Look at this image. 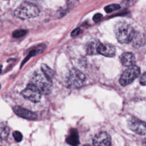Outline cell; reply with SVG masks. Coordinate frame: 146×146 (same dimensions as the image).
Masks as SVG:
<instances>
[{
	"label": "cell",
	"instance_id": "1",
	"mask_svg": "<svg viewBox=\"0 0 146 146\" xmlns=\"http://www.w3.org/2000/svg\"><path fill=\"white\" fill-rule=\"evenodd\" d=\"M114 31L117 40L121 43H128L131 42L135 34L133 27L124 22L117 23Z\"/></svg>",
	"mask_w": 146,
	"mask_h": 146
},
{
	"label": "cell",
	"instance_id": "2",
	"mask_svg": "<svg viewBox=\"0 0 146 146\" xmlns=\"http://www.w3.org/2000/svg\"><path fill=\"white\" fill-rule=\"evenodd\" d=\"M31 83L35 86L41 94H49L52 88L51 79L47 77L42 71H36L33 75Z\"/></svg>",
	"mask_w": 146,
	"mask_h": 146
},
{
	"label": "cell",
	"instance_id": "3",
	"mask_svg": "<svg viewBox=\"0 0 146 146\" xmlns=\"http://www.w3.org/2000/svg\"><path fill=\"white\" fill-rule=\"evenodd\" d=\"M40 11L34 3L25 2L21 3L14 11V15L21 19H27L37 17Z\"/></svg>",
	"mask_w": 146,
	"mask_h": 146
},
{
	"label": "cell",
	"instance_id": "4",
	"mask_svg": "<svg viewBox=\"0 0 146 146\" xmlns=\"http://www.w3.org/2000/svg\"><path fill=\"white\" fill-rule=\"evenodd\" d=\"M86 81V76L80 71L76 68L71 70L67 77V84L70 88L81 87Z\"/></svg>",
	"mask_w": 146,
	"mask_h": 146
},
{
	"label": "cell",
	"instance_id": "5",
	"mask_svg": "<svg viewBox=\"0 0 146 146\" xmlns=\"http://www.w3.org/2000/svg\"><path fill=\"white\" fill-rule=\"evenodd\" d=\"M140 74V70L138 66L133 65L128 67L121 74L119 82L123 86H125L131 83Z\"/></svg>",
	"mask_w": 146,
	"mask_h": 146
},
{
	"label": "cell",
	"instance_id": "6",
	"mask_svg": "<svg viewBox=\"0 0 146 146\" xmlns=\"http://www.w3.org/2000/svg\"><path fill=\"white\" fill-rule=\"evenodd\" d=\"M22 95L26 99L33 103L39 102L42 97V94L38 88L30 83L21 92Z\"/></svg>",
	"mask_w": 146,
	"mask_h": 146
},
{
	"label": "cell",
	"instance_id": "7",
	"mask_svg": "<svg viewBox=\"0 0 146 146\" xmlns=\"http://www.w3.org/2000/svg\"><path fill=\"white\" fill-rule=\"evenodd\" d=\"M128 125L133 132L140 135H145V123L138 118L135 117L129 118Z\"/></svg>",
	"mask_w": 146,
	"mask_h": 146
},
{
	"label": "cell",
	"instance_id": "8",
	"mask_svg": "<svg viewBox=\"0 0 146 146\" xmlns=\"http://www.w3.org/2000/svg\"><path fill=\"white\" fill-rule=\"evenodd\" d=\"M94 146H112L111 138L106 132H100L93 138Z\"/></svg>",
	"mask_w": 146,
	"mask_h": 146
},
{
	"label": "cell",
	"instance_id": "9",
	"mask_svg": "<svg viewBox=\"0 0 146 146\" xmlns=\"http://www.w3.org/2000/svg\"><path fill=\"white\" fill-rule=\"evenodd\" d=\"M115 48L108 43H99L97 47V53L107 57H112L115 55Z\"/></svg>",
	"mask_w": 146,
	"mask_h": 146
},
{
	"label": "cell",
	"instance_id": "10",
	"mask_svg": "<svg viewBox=\"0 0 146 146\" xmlns=\"http://www.w3.org/2000/svg\"><path fill=\"white\" fill-rule=\"evenodd\" d=\"M13 111L18 116L26 119L35 120L37 117V115L36 113L24 108L21 106H16L14 107Z\"/></svg>",
	"mask_w": 146,
	"mask_h": 146
},
{
	"label": "cell",
	"instance_id": "11",
	"mask_svg": "<svg viewBox=\"0 0 146 146\" xmlns=\"http://www.w3.org/2000/svg\"><path fill=\"white\" fill-rule=\"evenodd\" d=\"M66 141L67 144L71 146H78L79 144V137L78 131L75 128L70 129L66 137Z\"/></svg>",
	"mask_w": 146,
	"mask_h": 146
},
{
	"label": "cell",
	"instance_id": "12",
	"mask_svg": "<svg viewBox=\"0 0 146 146\" xmlns=\"http://www.w3.org/2000/svg\"><path fill=\"white\" fill-rule=\"evenodd\" d=\"M120 60L123 65L130 67L133 66L135 63V56L131 52H125L121 55Z\"/></svg>",
	"mask_w": 146,
	"mask_h": 146
},
{
	"label": "cell",
	"instance_id": "13",
	"mask_svg": "<svg viewBox=\"0 0 146 146\" xmlns=\"http://www.w3.org/2000/svg\"><path fill=\"white\" fill-rule=\"evenodd\" d=\"M9 134V127L6 123H0V138L6 139Z\"/></svg>",
	"mask_w": 146,
	"mask_h": 146
},
{
	"label": "cell",
	"instance_id": "14",
	"mask_svg": "<svg viewBox=\"0 0 146 146\" xmlns=\"http://www.w3.org/2000/svg\"><path fill=\"white\" fill-rule=\"evenodd\" d=\"M99 43V42L96 40L91 41L88 43L86 48L87 52L89 54H97V47Z\"/></svg>",
	"mask_w": 146,
	"mask_h": 146
},
{
	"label": "cell",
	"instance_id": "15",
	"mask_svg": "<svg viewBox=\"0 0 146 146\" xmlns=\"http://www.w3.org/2000/svg\"><path fill=\"white\" fill-rule=\"evenodd\" d=\"M42 72L48 78L51 79L54 76V71L50 68L47 65L45 64H42L40 67Z\"/></svg>",
	"mask_w": 146,
	"mask_h": 146
},
{
	"label": "cell",
	"instance_id": "16",
	"mask_svg": "<svg viewBox=\"0 0 146 146\" xmlns=\"http://www.w3.org/2000/svg\"><path fill=\"white\" fill-rule=\"evenodd\" d=\"M120 8V6L117 4H111V5H108L106 7H105L104 10L106 11V13H111L113 11L117 10L119 9Z\"/></svg>",
	"mask_w": 146,
	"mask_h": 146
},
{
	"label": "cell",
	"instance_id": "17",
	"mask_svg": "<svg viewBox=\"0 0 146 146\" xmlns=\"http://www.w3.org/2000/svg\"><path fill=\"white\" fill-rule=\"evenodd\" d=\"M27 33V31L25 30H17L13 32V36L15 38H19L25 36Z\"/></svg>",
	"mask_w": 146,
	"mask_h": 146
},
{
	"label": "cell",
	"instance_id": "18",
	"mask_svg": "<svg viewBox=\"0 0 146 146\" xmlns=\"http://www.w3.org/2000/svg\"><path fill=\"white\" fill-rule=\"evenodd\" d=\"M13 137L15 139V140L17 142H21L23 139V136L22 134L18 131H15L13 133Z\"/></svg>",
	"mask_w": 146,
	"mask_h": 146
},
{
	"label": "cell",
	"instance_id": "19",
	"mask_svg": "<svg viewBox=\"0 0 146 146\" xmlns=\"http://www.w3.org/2000/svg\"><path fill=\"white\" fill-rule=\"evenodd\" d=\"M102 18V14L100 13H97L94 15V16L93 17V20L94 21V22H97L99 21Z\"/></svg>",
	"mask_w": 146,
	"mask_h": 146
},
{
	"label": "cell",
	"instance_id": "20",
	"mask_svg": "<svg viewBox=\"0 0 146 146\" xmlns=\"http://www.w3.org/2000/svg\"><path fill=\"white\" fill-rule=\"evenodd\" d=\"M140 83L142 86L145 85V72H144L140 79Z\"/></svg>",
	"mask_w": 146,
	"mask_h": 146
},
{
	"label": "cell",
	"instance_id": "21",
	"mask_svg": "<svg viewBox=\"0 0 146 146\" xmlns=\"http://www.w3.org/2000/svg\"><path fill=\"white\" fill-rule=\"evenodd\" d=\"M82 33V30L80 29H75L74 30H73L72 32H71V35L72 36H75L76 35H79L80 33Z\"/></svg>",
	"mask_w": 146,
	"mask_h": 146
},
{
	"label": "cell",
	"instance_id": "22",
	"mask_svg": "<svg viewBox=\"0 0 146 146\" xmlns=\"http://www.w3.org/2000/svg\"><path fill=\"white\" fill-rule=\"evenodd\" d=\"M83 146H91V145H88V144H86V145H84Z\"/></svg>",
	"mask_w": 146,
	"mask_h": 146
},
{
	"label": "cell",
	"instance_id": "23",
	"mask_svg": "<svg viewBox=\"0 0 146 146\" xmlns=\"http://www.w3.org/2000/svg\"><path fill=\"white\" fill-rule=\"evenodd\" d=\"M1 71H2V70H1V68H0V73H1Z\"/></svg>",
	"mask_w": 146,
	"mask_h": 146
},
{
	"label": "cell",
	"instance_id": "24",
	"mask_svg": "<svg viewBox=\"0 0 146 146\" xmlns=\"http://www.w3.org/2000/svg\"><path fill=\"white\" fill-rule=\"evenodd\" d=\"M1 84H0V89H1Z\"/></svg>",
	"mask_w": 146,
	"mask_h": 146
},
{
	"label": "cell",
	"instance_id": "25",
	"mask_svg": "<svg viewBox=\"0 0 146 146\" xmlns=\"http://www.w3.org/2000/svg\"><path fill=\"white\" fill-rule=\"evenodd\" d=\"M0 146H1V145H0Z\"/></svg>",
	"mask_w": 146,
	"mask_h": 146
}]
</instances>
